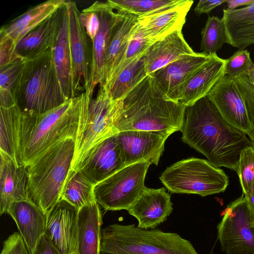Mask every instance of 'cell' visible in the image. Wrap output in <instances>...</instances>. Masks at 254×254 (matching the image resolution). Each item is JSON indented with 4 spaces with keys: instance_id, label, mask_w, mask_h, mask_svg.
<instances>
[{
    "instance_id": "cell-1",
    "label": "cell",
    "mask_w": 254,
    "mask_h": 254,
    "mask_svg": "<svg viewBox=\"0 0 254 254\" xmlns=\"http://www.w3.org/2000/svg\"><path fill=\"white\" fill-rule=\"evenodd\" d=\"M181 131L183 141L217 168L236 172L242 150L254 147L248 136L228 123L206 96L186 107Z\"/></svg>"
},
{
    "instance_id": "cell-2",
    "label": "cell",
    "mask_w": 254,
    "mask_h": 254,
    "mask_svg": "<svg viewBox=\"0 0 254 254\" xmlns=\"http://www.w3.org/2000/svg\"><path fill=\"white\" fill-rule=\"evenodd\" d=\"M186 107L169 99L148 74L122 99L114 118L116 134L126 130L182 131Z\"/></svg>"
},
{
    "instance_id": "cell-3",
    "label": "cell",
    "mask_w": 254,
    "mask_h": 254,
    "mask_svg": "<svg viewBox=\"0 0 254 254\" xmlns=\"http://www.w3.org/2000/svg\"><path fill=\"white\" fill-rule=\"evenodd\" d=\"M80 95L44 114L20 111L17 128L20 164L27 167L54 145L67 138L75 140L79 120Z\"/></svg>"
},
{
    "instance_id": "cell-4",
    "label": "cell",
    "mask_w": 254,
    "mask_h": 254,
    "mask_svg": "<svg viewBox=\"0 0 254 254\" xmlns=\"http://www.w3.org/2000/svg\"><path fill=\"white\" fill-rule=\"evenodd\" d=\"M101 252L106 254H198L176 233L145 229L135 224H111L102 230Z\"/></svg>"
},
{
    "instance_id": "cell-5",
    "label": "cell",
    "mask_w": 254,
    "mask_h": 254,
    "mask_svg": "<svg viewBox=\"0 0 254 254\" xmlns=\"http://www.w3.org/2000/svg\"><path fill=\"white\" fill-rule=\"evenodd\" d=\"M52 49L26 61L15 97L16 105L24 114H42L69 100L59 80Z\"/></svg>"
},
{
    "instance_id": "cell-6",
    "label": "cell",
    "mask_w": 254,
    "mask_h": 254,
    "mask_svg": "<svg viewBox=\"0 0 254 254\" xmlns=\"http://www.w3.org/2000/svg\"><path fill=\"white\" fill-rule=\"evenodd\" d=\"M75 148V139L67 138L50 147L28 167L29 197L46 215L61 200Z\"/></svg>"
},
{
    "instance_id": "cell-7",
    "label": "cell",
    "mask_w": 254,
    "mask_h": 254,
    "mask_svg": "<svg viewBox=\"0 0 254 254\" xmlns=\"http://www.w3.org/2000/svg\"><path fill=\"white\" fill-rule=\"evenodd\" d=\"M79 95V120L70 170L77 169L85 154L93 146L116 134L113 124L117 101L112 100L104 86L99 85L95 98L87 92Z\"/></svg>"
},
{
    "instance_id": "cell-8",
    "label": "cell",
    "mask_w": 254,
    "mask_h": 254,
    "mask_svg": "<svg viewBox=\"0 0 254 254\" xmlns=\"http://www.w3.org/2000/svg\"><path fill=\"white\" fill-rule=\"evenodd\" d=\"M159 179L173 193L201 196L223 192L229 185L228 177L223 170L215 167L207 160L193 157L167 168Z\"/></svg>"
},
{
    "instance_id": "cell-9",
    "label": "cell",
    "mask_w": 254,
    "mask_h": 254,
    "mask_svg": "<svg viewBox=\"0 0 254 254\" xmlns=\"http://www.w3.org/2000/svg\"><path fill=\"white\" fill-rule=\"evenodd\" d=\"M150 165L142 161L126 166L97 184L94 189L96 202L105 210H127L145 187Z\"/></svg>"
},
{
    "instance_id": "cell-10",
    "label": "cell",
    "mask_w": 254,
    "mask_h": 254,
    "mask_svg": "<svg viewBox=\"0 0 254 254\" xmlns=\"http://www.w3.org/2000/svg\"><path fill=\"white\" fill-rule=\"evenodd\" d=\"M217 226L222 251L226 254H254V221L244 193L224 210Z\"/></svg>"
},
{
    "instance_id": "cell-11",
    "label": "cell",
    "mask_w": 254,
    "mask_h": 254,
    "mask_svg": "<svg viewBox=\"0 0 254 254\" xmlns=\"http://www.w3.org/2000/svg\"><path fill=\"white\" fill-rule=\"evenodd\" d=\"M64 4L68 15L73 88L77 96L88 89L92 66V43L81 23V12L75 2L67 0Z\"/></svg>"
},
{
    "instance_id": "cell-12",
    "label": "cell",
    "mask_w": 254,
    "mask_h": 254,
    "mask_svg": "<svg viewBox=\"0 0 254 254\" xmlns=\"http://www.w3.org/2000/svg\"><path fill=\"white\" fill-rule=\"evenodd\" d=\"M90 6L97 13L100 21L98 33L92 43L91 75L86 91L92 96L96 86L104 83L107 52L114 31L124 12L115 10L107 1H96Z\"/></svg>"
},
{
    "instance_id": "cell-13",
    "label": "cell",
    "mask_w": 254,
    "mask_h": 254,
    "mask_svg": "<svg viewBox=\"0 0 254 254\" xmlns=\"http://www.w3.org/2000/svg\"><path fill=\"white\" fill-rule=\"evenodd\" d=\"M171 134L163 131L126 130L117 134L125 166L145 161L157 165Z\"/></svg>"
},
{
    "instance_id": "cell-14",
    "label": "cell",
    "mask_w": 254,
    "mask_h": 254,
    "mask_svg": "<svg viewBox=\"0 0 254 254\" xmlns=\"http://www.w3.org/2000/svg\"><path fill=\"white\" fill-rule=\"evenodd\" d=\"M206 97L230 125L248 135L252 128L245 101L235 79L221 77Z\"/></svg>"
},
{
    "instance_id": "cell-15",
    "label": "cell",
    "mask_w": 254,
    "mask_h": 254,
    "mask_svg": "<svg viewBox=\"0 0 254 254\" xmlns=\"http://www.w3.org/2000/svg\"><path fill=\"white\" fill-rule=\"evenodd\" d=\"M125 167L116 134L90 149L75 170L80 171L96 186Z\"/></svg>"
},
{
    "instance_id": "cell-16",
    "label": "cell",
    "mask_w": 254,
    "mask_h": 254,
    "mask_svg": "<svg viewBox=\"0 0 254 254\" xmlns=\"http://www.w3.org/2000/svg\"><path fill=\"white\" fill-rule=\"evenodd\" d=\"M78 211L61 199L47 214L45 234L60 254L77 252Z\"/></svg>"
},
{
    "instance_id": "cell-17",
    "label": "cell",
    "mask_w": 254,
    "mask_h": 254,
    "mask_svg": "<svg viewBox=\"0 0 254 254\" xmlns=\"http://www.w3.org/2000/svg\"><path fill=\"white\" fill-rule=\"evenodd\" d=\"M215 54L195 52L171 63L149 75L169 99L179 102V95L186 81Z\"/></svg>"
},
{
    "instance_id": "cell-18",
    "label": "cell",
    "mask_w": 254,
    "mask_h": 254,
    "mask_svg": "<svg viewBox=\"0 0 254 254\" xmlns=\"http://www.w3.org/2000/svg\"><path fill=\"white\" fill-rule=\"evenodd\" d=\"M64 3L18 40L15 47L17 57L31 60L53 49L62 24Z\"/></svg>"
},
{
    "instance_id": "cell-19",
    "label": "cell",
    "mask_w": 254,
    "mask_h": 254,
    "mask_svg": "<svg viewBox=\"0 0 254 254\" xmlns=\"http://www.w3.org/2000/svg\"><path fill=\"white\" fill-rule=\"evenodd\" d=\"M173 209L170 195L164 188L155 189L145 186L127 211L137 220L139 227L148 229L164 222Z\"/></svg>"
},
{
    "instance_id": "cell-20",
    "label": "cell",
    "mask_w": 254,
    "mask_h": 254,
    "mask_svg": "<svg viewBox=\"0 0 254 254\" xmlns=\"http://www.w3.org/2000/svg\"><path fill=\"white\" fill-rule=\"evenodd\" d=\"M0 213H7L13 202L30 199L28 193V167L16 164L2 151H0Z\"/></svg>"
},
{
    "instance_id": "cell-21",
    "label": "cell",
    "mask_w": 254,
    "mask_h": 254,
    "mask_svg": "<svg viewBox=\"0 0 254 254\" xmlns=\"http://www.w3.org/2000/svg\"><path fill=\"white\" fill-rule=\"evenodd\" d=\"M7 213L15 222L29 254H32L45 232L47 215L31 199L12 202Z\"/></svg>"
},
{
    "instance_id": "cell-22",
    "label": "cell",
    "mask_w": 254,
    "mask_h": 254,
    "mask_svg": "<svg viewBox=\"0 0 254 254\" xmlns=\"http://www.w3.org/2000/svg\"><path fill=\"white\" fill-rule=\"evenodd\" d=\"M226 59L216 54L186 81L178 98V102L186 107L206 97L218 80L224 75Z\"/></svg>"
},
{
    "instance_id": "cell-23",
    "label": "cell",
    "mask_w": 254,
    "mask_h": 254,
    "mask_svg": "<svg viewBox=\"0 0 254 254\" xmlns=\"http://www.w3.org/2000/svg\"><path fill=\"white\" fill-rule=\"evenodd\" d=\"M193 1L185 0L176 6L157 13L138 17V23L145 34L154 43L182 30L187 15Z\"/></svg>"
},
{
    "instance_id": "cell-24",
    "label": "cell",
    "mask_w": 254,
    "mask_h": 254,
    "mask_svg": "<svg viewBox=\"0 0 254 254\" xmlns=\"http://www.w3.org/2000/svg\"><path fill=\"white\" fill-rule=\"evenodd\" d=\"M194 53L185 40L182 30L176 31L154 42L146 51L143 59L147 74Z\"/></svg>"
},
{
    "instance_id": "cell-25",
    "label": "cell",
    "mask_w": 254,
    "mask_h": 254,
    "mask_svg": "<svg viewBox=\"0 0 254 254\" xmlns=\"http://www.w3.org/2000/svg\"><path fill=\"white\" fill-rule=\"evenodd\" d=\"M221 19L227 44L239 50L254 44V3L232 10L224 9Z\"/></svg>"
},
{
    "instance_id": "cell-26",
    "label": "cell",
    "mask_w": 254,
    "mask_h": 254,
    "mask_svg": "<svg viewBox=\"0 0 254 254\" xmlns=\"http://www.w3.org/2000/svg\"><path fill=\"white\" fill-rule=\"evenodd\" d=\"M102 224V214L97 202L78 211L77 254H101Z\"/></svg>"
},
{
    "instance_id": "cell-27",
    "label": "cell",
    "mask_w": 254,
    "mask_h": 254,
    "mask_svg": "<svg viewBox=\"0 0 254 254\" xmlns=\"http://www.w3.org/2000/svg\"><path fill=\"white\" fill-rule=\"evenodd\" d=\"M52 50L55 66L64 93L67 99L73 98L76 95L73 88V63L70 47L68 15L66 6L62 24Z\"/></svg>"
},
{
    "instance_id": "cell-28",
    "label": "cell",
    "mask_w": 254,
    "mask_h": 254,
    "mask_svg": "<svg viewBox=\"0 0 254 254\" xmlns=\"http://www.w3.org/2000/svg\"><path fill=\"white\" fill-rule=\"evenodd\" d=\"M65 1L49 0L33 7L2 26L0 30V36L8 38L16 44L22 37L64 5Z\"/></svg>"
},
{
    "instance_id": "cell-29",
    "label": "cell",
    "mask_w": 254,
    "mask_h": 254,
    "mask_svg": "<svg viewBox=\"0 0 254 254\" xmlns=\"http://www.w3.org/2000/svg\"><path fill=\"white\" fill-rule=\"evenodd\" d=\"M124 12L111 37L105 62V77L103 84L108 82L121 63L126 54L130 36L138 23V16Z\"/></svg>"
},
{
    "instance_id": "cell-30",
    "label": "cell",
    "mask_w": 254,
    "mask_h": 254,
    "mask_svg": "<svg viewBox=\"0 0 254 254\" xmlns=\"http://www.w3.org/2000/svg\"><path fill=\"white\" fill-rule=\"evenodd\" d=\"M95 187L80 171L70 170L64 185L61 199L79 210L83 207L96 202Z\"/></svg>"
},
{
    "instance_id": "cell-31",
    "label": "cell",
    "mask_w": 254,
    "mask_h": 254,
    "mask_svg": "<svg viewBox=\"0 0 254 254\" xmlns=\"http://www.w3.org/2000/svg\"><path fill=\"white\" fill-rule=\"evenodd\" d=\"M147 75L143 55L131 62L108 84L103 86L112 100H120Z\"/></svg>"
},
{
    "instance_id": "cell-32",
    "label": "cell",
    "mask_w": 254,
    "mask_h": 254,
    "mask_svg": "<svg viewBox=\"0 0 254 254\" xmlns=\"http://www.w3.org/2000/svg\"><path fill=\"white\" fill-rule=\"evenodd\" d=\"M26 61L18 57L0 67V107L16 105V94Z\"/></svg>"
},
{
    "instance_id": "cell-33",
    "label": "cell",
    "mask_w": 254,
    "mask_h": 254,
    "mask_svg": "<svg viewBox=\"0 0 254 254\" xmlns=\"http://www.w3.org/2000/svg\"><path fill=\"white\" fill-rule=\"evenodd\" d=\"M0 150L20 165L17 143V123L20 111L15 105L7 108L0 107Z\"/></svg>"
},
{
    "instance_id": "cell-34",
    "label": "cell",
    "mask_w": 254,
    "mask_h": 254,
    "mask_svg": "<svg viewBox=\"0 0 254 254\" xmlns=\"http://www.w3.org/2000/svg\"><path fill=\"white\" fill-rule=\"evenodd\" d=\"M185 0H109L116 11H126L138 17L152 15L180 4Z\"/></svg>"
},
{
    "instance_id": "cell-35",
    "label": "cell",
    "mask_w": 254,
    "mask_h": 254,
    "mask_svg": "<svg viewBox=\"0 0 254 254\" xmlns=\"http://www.w3.org/2000/svg\"><path fill=\"white\" fill-rule=\"evenodd\" d=\"M225 43H227V36L223 20L216 16H209L201 31L200 50L213 55Z\"/></svg>"
},
{
    "instance_id": "cell-36",
    "label": "cell",
    "mask_w": 254,
    "mask_h": 254,
    "mask_svg": "<svg viewBox=\"0 0 254 254\" xmlns=\"http://www.w3.org/2000/svg\"><path fill=\"white\" fill-rule=\"evenodd\" d=\"M152 44L138 23L130 36L126 54L121 63L116 69L110 79L103 85L108 84L119 72L134 60L144 55Z\"/></svg>"
},
{
    "instance_id": "cell-37",
    "label": "cell",
    "mask_w": 254,
    "mask_h": 254,
    "mask_svg": "<svg viewBox=\"0 0 254 254\" xmlns=\"http://www.w3.org/2000/svg\"><path fill=\"white\" fill-rule=\"evenodd\" d=\"M245 196L252 193L254 184V147L242 150L236 171Z\"/></svg>"
},
{
    "instance_id": "cell-38",
    "label": "cell",
    "mask_w": 254,
    "mask_h": 254,
    "mask_svg": "<svg viewBox=\"0 0 254 254\" xmlns=\"http://www.w3.org/2000/svg\"><path fill=\"white\" fill-rule=\"evenodd\" d=\"M226 60L224 75L234 79L248 73L254 63L247 50H238Z\"/></svg>"
},
{
    "instance_id": "cell-39",
    "label": "cell",
    "mask_w": 254,
    "mask_h": 254,
    "mask_svg": "<svg viewBox=\"0 0 254 254\" xmlns=\"http://www.w3.org/2000/svg\"><path fill=\"white\" fill-rule=\"evenodd\" d=\"M80 19L87 36L93 43L100 26V21L97 13L90 6H89L81 11Z\"/></svg>"
},
{
    "instance_id": "cell-40",
    "label": "cell",
    "mask_w": 254,
    "mask_h": 254,
    "mask_svg": "<svg viewBox=\"0 0 254 254\" xmlns=\"http://www.w3.org/2000/svg\"><path fill=\"white\" fill-rule=\"evenodd\" d=\"M1 254H29V253L20 234L19 232H14L3 242Z\"/></svg>"
},
{
    "instance_id": "cell-41",
    "label": "cell",
    "mask_w": 254,
    "mask_h": 254,
    "mask_svg": "<svg viewBox=\"0 0 254 254\" xmlns=\"http://www.w3.org/2000/svg\"><path fill=\"white\" fill-rule=\"evenodd\" d=\"M15 45L12 40L0 36V67L18 57L15 54Z\"/></svg>"
},
{
    "instance_id": "cell-42",
    "label": "cell",
    "mask_w": 254,
    "mask_h": 254,
    "mask_svg": "<svg viewBox=\"0 0 254 254\" xmlns=\"http://www.w3.org/2000/svg\"><path fill=\"white\" fill-rule=\"evenodd\" d=\"M32 254H60L52 244L47 235L40 238Z\"/></svg>"
},
{
    "instance_id": "cell-43",
    "label": "cell",
    "mask_w": 254,
    "mask_h": 254,
    "mask_svg": "<svg viewBox=\"0 0 254 254\" xmlns=\"http://www.w3.org/2000/svg\"><path fill=\"white\" fill-rule=\"evenodd\" d=\"M227 0H200L194 9V13L200 15L203 13L208 14L216 7L226 2Z\"/></svg>"
},
{
    "instance_id": "cell-44",
    "label": "cell",
    "mask_w": 254,
    "mask_h": 254,
    "mask_svg": "<svg viewBox=\"0 0 254 254\" xmlns=\"http://www.w3.org/2000/svg\"><path fill=\"white\" fill-rule=\"evenodd\" d=\"M227 9L230 10L237 9V7L246 5L248 6L254 3V0H227Z\"/></svg>"
},
{
    "instance_id": "cell-45",
    "label": "cell",
    "mask_w": 254,
    "mask_h": 254,
    "mask_svg": "<svg viewBox=\"0 0 254 254\" xmlns=\"http://www.w3.org/2000/svg\"><path fill=\"white\" fill-rule=\"evenodd\" d=\"M248 208L250 213L254 221V193L245 196Z\"/></svg>"
},
{
    "instance_id": "cell-46",
    "label": "cell",
    "mask_w": 254,
    "mask_h": 254,
    "mask_svg": "<svg viewBox=\"0 0 254 254\" xmlns=\"http://www.w3.org/2000/svg\"><path fill=\"white\" fill-rule=\"evenodd\" d=\"M254 193V185H253V189H252V193Z\"/></svg>"
},
{
    "instance_id": "cell-47",
    "label": "cell",
    "mask_w": 254,
    "mask_h": 254,
    "mask_svg": "<svg viewBox=\"0 0 254 254\" xmlns=\"http://www.w3.org/2000/svg\"><path fill=\"white\" fill-rule=\"evenodd\" d=\"M101 254H104V253H103L101 252Z\"/></svg>"
},
{
    "instance_id": "cell-48",
    "label": "cell",
    "mask_w": 254,
    "mask_h": 254,
    "mask_svg": "<svg viewBox=\"0 0 254 254\" xmlns=\"http://www.w3.org/2000/svg\"><path fill=\"white\" fill-rule=\"evenodd\" d=\"M77 254V253H75V254Z\"/></svg>"
}]
</instances>
